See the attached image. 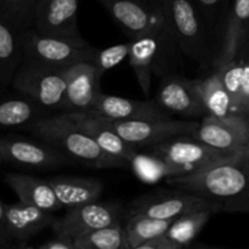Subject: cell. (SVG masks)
Masks as SVG:
<instances>
[{"mask_svg": "<svg viewBox=\"0 0 249 249\" xmlns=\"http://www.w3.org/2000/svg\"><path fill=\"white\" fill-rule=\"evenodd\" d=\"M48 180L63 208L97 201L105 190L102 180L96 178L57 175Z\"/></svg>", "mask_w": 249, "mask_h": 249, "instance_id": "cell-22", "label": "cell"}, {"mask_svg": "<svg viewBox=\"0 0 249 249\" xmlns=\"http://www.w3.org/2000/svg\"><path fill=\"white\" fill-rule=\"evenodd\" d=\"M192 135L221 152L238 156L246 152L249 143V123L235 114L229 117L207 114Z\"/></svg>", "mask_w": 249, "mask_h": 249, "instance_id": "cell-12", "label": "cell"}, {"mask_svg": "<svg viewBox=\"0 0 249 249\" xmlns=\"http://www.w3.org/2000/svg\"><path fill=\"white\" fill-rule=\"evenodd\" d=\"M129 165L133 168L135 177L145 184H155L163 179L184 175L179 168L151 152H136Z\"/></svg>", "mask_w": 249, "mask_h": 249, "instance_id": "cell-28", "label": "cell"}, {"mask_svg": "<svg viewBox=\"0 0 249 249\" xmlns=\"http://www.w3.org/2000/svg\"><path fill=\"white\" fill-rule=\"evenodd\" d=\"M68 68L22 63L11 87L51 113L60 112L68 82Z\"/></svg>", "mask_w": 249, "mask_h": 249, "instance_id": "cell-5", "label": "cell"}, {"mask_svg": "<svg viewBox=\"0 0 249 249\" xmlns=\"http://www.w3.org/2000/svg\"><path fill=\"white\" fill-rule=\"evenodd\" d=\"M0 158L7 163L27 169H56L74 164L62 152L45 141L22 136H0Z\"/></svg>", "mask_w": 249, "mask_h": 249, "instance_id": "cell-9", "label": "cell"}, {"mask_svg": "<svg viewBox=\"0 0 249 249\" xmlns=\"http://www.w3.org/2000/svg\"><path fill=\"white\" fill-rule=\"evenodd\" d=\"M96 50L84 39L46 36L33 28L22 32V63L66 68L79 62H91Z\"/></svg>", "mask_w": 249, "mask_h": 249, "instance_id": "cell-3", "label": "cell"}, {"mask_svg": "<svg viewBox=\"0 0 249 249\" xmlns=\"http://www.w3.org/2000/svg\"><path fill=\"white\" fill-rule=\"evenodd\" d=\"M204 207H214L216 209L212 202L199 195L172 187L170 190H156L134 198L126 207V216L141 214L153 219L173 220L182 214Z\"/></svg>", "mask_w": 249, "mask_h": 249, "instance_id": "cell-6", "label": "cell"}, {"mask_svg": "<svg viewBox=\"0 0 249 249\" xmlns=\"http://www.w3.org/2000/svg\"><path fill=\"white\" fill-rule=\"evenodd\" d=\"M194 2L206 24V28H212L218 19V14L223 6L224 0H194Z\"/></svg>", "mask_w": 249, "mask_h": 249, "instance_id": "cell-33", "label": "cell"}, {"mask_svg": "<svg viewBox=\"0 0 249 249\" xmlns=\"http://www.w3.org/2000/svg\"><path fill=\"white\" fill-rule=\"evenodd\" d=\"M147 148V152L153 153L179 168L184 175L235 157L207 145L194 135L175 136Z\"/></svg>", "mask_w": 249, "mask_h": 249, "instance_id": "cell-7", "label": "cell"}, {"mask_svg": "<svg viewBox=\"0 0 249 249\" xmlns=\"http://www.w3.org/2000/svg\"><path fill=\"white\" fill-rule=\"evenodd\" d=\"M79 0H39L34 11V31L41 34L83 39L78 28Z\"/></svg>", "mask_w": 249, "mask_h": 249, "instance_id": "cell-14", "label": "cell"}, {"mask_svg": "<svg viewBox=\"0 0 249 249\" xmlns=\"http://www.w3.org/2000/svg\"><path fill=\"white\" fill-rule=\"evenodd\" d=\"M1 2H2V0H0V4H1Z\"/></svg>", "mask_w": 249, "mask_h": 249, "instance_id": "cell-38", "label": "cell"}, {"mask_svg": "<svg viewBox=\"0 0 249 249\" xmlns=\"http://www.w3.org/2000/svg\"><path fill=\"white\" fill-rule=\"evenodd\" d=\"M107 119L116 121H143V119H165L170 114L158 106L156 101L124 99L100 92L90 112Z\"/></svg>", "mask_w": 249, "mask_h": 249, "instance_id": "cell-17", "label": "cell"}, {"mask_svg": "<svg viewBox=\"0 0 249 249\" xmlns=\"http://www.w3.org/2000/svg\"><path fill=\"white\" fill-rule=\"evenodd\" d=\"M75 249H130L122 223L84 233L74 240Z\"/></svg>", "mask_w": 249, "mask_h": 249, "instance_id": "cell-30", "label": "cell"}, {"mask_svg": "<svg viewBox=\"0 0 249 249\" xmlns=\"http://www.w3.org/2000/svg\"><path fill=\"white\" fill-rule=\"evenodd\" d=\"M104 119L126 142L133 145L135 148L151 147L175 136L192 135L199 124L197 121H178L172 118L143 121Z\"/></svg>", "mask_w": 249, "mask_h": 249, "instance_id": "cell-10", "label": "cell"}, {"mask_svg": "<svg viewBox=\"0 0 249 249\" xmlns=\"http://www.w3.org/2000/svg\"><path fill=\"white\" fill-rule=\"evenodd\" d=\"M5 182L11 187L21 202L50 213L63 208L48 179L19 173H9L5 175Z\"/></svg>", "mask_w": 249, "mask_h": 249, "instance_id": "cell-21", "label": "cell"}, {"mask_svg": "<svg viewBox=\"0 0 249 249\" xmlns=\"http://www.w3.org/2000/svg\"><path fill=\"white\" fill-rule=\"evenodd\" d=\"M129 51H130V41L112 45L104 50H96L94 58L90 63L95 66L99 74L102 77L105 72L112 70L123 62L125 58H128Z\"/></svg>", "mask_w": 249, "mask_h": 249, "instance_id": "cell-32", "label": "cell"}, {"mask_svg": "<svg viewBox=\"0 0 249 249\" xmlns=\"http://www.w3.org/2000/svg\"><path fill=\"white\" fill-rule=\"evenodd\" d=\"M197 85L207 114L214 117L233 116L231 97L218 70H214L208 77L197 79Z\"/></svg>", "mask_w": 249, "mask_h": 249, "instance_id": "cell-27", "label": "cell"}, {"mask_svg": "<svg viewBox=\"0 0 249 249\" xmlns=\"http://www.w3.org/2000/svg\"><path fill=\"white\" fill-rule=\"evenodd\" d=\"M50 114L22 92H0V130H28L36 122Z\"/></svg>", "mask_w": 249, "mask_h": 249, "instance_id": "cell-20", "label": "cell"}, {"mask_svg": "<svg viewBox=\"0 0 249 249\" xmlns=\"http://www.w3.org/2000/svg\"><path fill=\"white\" fill-rule=\"evenodd\" d=\"M170 187L204 197L218 213H249V155L228 160L181 177L168 178Z\"/></svg>", "mask_w": 249, "mask_h": 249, "instance_id": "cell-1", "label": "cell"}, {"mask_svg": "<svg viewBox=\"0 0 249 249\" xmlns=\"http://www.w3.org/2000/svg\"><path fill=\"white\" fill-rule=\"evenodd\" d=\"M215 213L218 212L214 207H204L182 214L181 216L173 220L169 229L164 232V236L172 243L174 249L187 247L194 242L211 216Z\"/></svg>", "mask_w": 249, "mask_h": 249, "instance_id": "cell-26", "label": "cell"}, {"mask_svg": "<svg viewBox=\"0 0 249 249\" xmlns=\"http://www.w3.org/2000/svg\"><path fill=\"white\" fill-rule=\"evenodd\" d=\"M39 0H2L0 15L15 28L24 32L33 27L34 11Z\"/></svg>", "mask_w": 249, "mask_h": 249, "instance_id": "cell-31", "label": "cell"}, {"mask_svg": "<svg viewBox=\"0 0 249 249\" xmlns=\"http://www.w3.org/2000/svg\"><path fill=\"white\" fill-rule=\"evenodd\" d=\"M101 2L131 39L148 33H169L160 2L147 4L138 0H101Z\"/></svg>", "mask_w": 249, "mask_h": 249, "instance_id": "cell-11", "label": "cell"}, {"mask_svg": "<svg viewBox=\"0 0 249 249\" xmlns=\"http://www.w3.org/2000/svg\"><path fill=\"white\" fill-rule=\"evenodd\" d=\"M100 79L101 75L92 63L79 62L71 66L60 112L74 113L91 111L101 92Z\"/></svg>", "mask_w": 249, "mask_h": 249, "instance_id": "cell-15", "label": "cell"}, {"mask_svg": "<svg viewBox=\"0 0 249 249\" xmlns=\"http://www.w3.org/2000/svg\"><path fill=\"white\" fill-rule=\"evenodd\" d=\"M232 102V112L249 123V57H237L215 67Z\"/></svg>", "mask_w": 249, "mask_h": 249, "instance_id": "cell-23", "label": "cell"}, {"mask_svg": "<svg viewBox=\"0 0 249 249\" xmlns=\"http://www.w3.org/2000/svg\"><path fill=\"white\" fill-rule=\"evenodd\" d=\"M6 224L14 247H27L29 241L43 232L46 229L53 228L57 218L50 212L27 204L19 201L15 204H5Z\"/></svg>", "mask_w": 249, "mask_h": 249, "instance_id": "cell-16", "label": "cell"}, {"mask_svg": "<svg viewBox=\"0 0 249 249\" xmlns=\"http://www.w3.org/2000/svg\"><path fill=\"white\" fill-rule=\"evenodd\" d=\"M36 247L40 249H75L74 241L60 235H55L53 238L36 246Z\"/></svg>", "mask_w": 249, "mask_h": 249, "instance_id": "cell-35", "label": "cell"}, {"mask_svg": "<svg viewBox=\"0 0 249 249\" xmlns=\"http://www.w3.org/2000/svg\"><path fill=\"white\" fill-rule=\"evenodd\" d=\"M249 36V0H233L226 23L225 38L215 67L238 57L246 38Z\"/></svg>", "mask_w": 249, "mask_h": 249, "instance_id": "cell-24", "label": "cell"}, {"mask_svg": "<svg viewBox=\"0 0 249 249\" xmlns=\"http://www.w3.org/2000/svg\"><path fill=\"white\" fill-rule=\"evenodd\" d=\"M27 131L50 143L74 164L95 169L128 167L129 163L105 152L67 113H56L39 119Z\"/></svg>", "mask_w": 249, "mask_h": 249, "instance_id": "cell-2", "label": "cell"}, {"mask_svg": "<svg viewBox=\"0 0 249 249\" xmlns=\"http://www.w3.org/2000/svg\"><path fill=\"white\" fill-rule=\"evenodd\" d=\"M138 1L147 2V4H156V2H160V0H138Z\"/></svg>", "mask_w": 249, "mask_h": 249, "instance_id": "cell-36", "label": "cell"}, {"mask_svg": "<svg viewBox=\"0 0 249 249\" xmlns=\"http://www.w3.org/2000/svg\"><path fill=\"white\" fill-rule=\"evenodd\" d=\"M126 209L116 202H100L99 199L67 208L65 215L56 219L51 230L55 235L74 241L84 233L105 226L121 223Z\"/></svg>", "mask_w": 249, "mask_h": 249, "instance_id": "cell-8", "label": "cell"}, {"mask_svg": "<svg viewBox=\"0 0 249 249\" xmlns=\"http://www.w3.org/2000/svg\"><path fill=\"white\" fill-rule=\"evenodd\" d=\"M22 62V32L0 15V90L11 87Z\"/></svg>", "mask_w": 249, "mask_h": 249, "instance_id": "cell-25", "label": "cell"}, {"mask_svg": "<svg viewBox=\"0 0 249 249\" xmlns=\"http://www.w3.org/2000/svg\"><path fill=\"white\" fill-rule=\"evenodd\" d=\"M14 247L11 237L6 224V213H5V204L0 201V248Z\"/></svg>", "mask_w": 249, "mask_h": 249, "instance_id": "cell-34", "label": "cell"}, {"mask_svg": "<svg viewBox=\"0 0 249 249\" xmlns=\"http://www.w3.org/2000/svg\"><path fill=\"white\" fill-rule=\"evenodd\" d=\"M173 40L189 57L207 56V28L194 0H160Z\"/></svg>", "mask_w": 249, "mask_h": 249, "instance_id": "cell-4", "label": "cell"}, {"mask_svg": "<svg viewBox=\"0 0 249 249\" xmlns=\"http://www.w3.org/2000/svg\"><path fill=\"white\" fill-rule=\"evenodd\" d=\"M156 102L169 114H178L185 118L207 116L197 79L192 80L178 74L168 75L160 83Z\"/></svg>", "mask_w": 249, "mask_h": 249, "instance_id": "cell-13", "label": "cell"}, {"mask_svg": "<svg viewBox=\"0 0 249 249\" xmlns=\"http://www.w3.org/2000/svg\"><path fill=\"white\" fill-rule=\"evenodd\" d=\"M169 38L173 39L169 33H148L130 40L128 60L146 96L151 92V80L160 58V48Z\"/></svg>", "mask_w": 249, "mask_h": 249, "instance_id": "cell-19", "label": "cell"}, {"mask_svg": "<svg viewBox=\"0 0 249 249\" xmlns=\"http://www.w3.org/2000/svg\"><path fill=\"white\" fill-rule=\"evenodd\" d=\"M67 114L108 155L129 163L138 152L136 148L126 142L102 117L87 112H74Z\"/></svg>", "mask_w": 249, "mask_h": 249, "instance_id": "cell-18", "label": "cell"}, {"mask_svg": "<svg viewBox=\"0 0 249 249\" xmlns=\"http://www.w3.org/2000/svg\"><path fill=\"white\" fill-rule=\"evenodd\" d=\"M173 220H160L141 214L128 215L124 229H125L129 248L139 249L143 243L163 235L169 229Z\"/></svg>", "mask_w": 249, "mask_h": 249, "instance_id": "cell-29", "label": "cell"}, {"mask_svg": "<svg viewBox=\"0 0 249 249\" xmlns=\"http://www.w3.org/2000/svg\"><path fill=\"white\" fill-rule=\"evenodd\" d=\"M245 153H247V155H249V143H248L247 148H246V152H245Z\"/></svg>", "mask_w": 249, "mask_h": 249, "instance_id": "cell-37", "label": "cell"}]
</instances>
